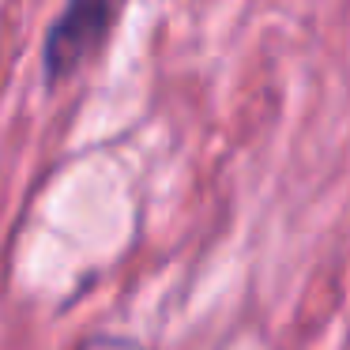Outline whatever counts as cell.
<instances>
[{"label": "cell", "instance_id": "cell-1", "mask_svg": "<svg viewBox=\"0 0 350 350\" xmlns=\"http://www.w3.org/2000/svg\"><path fill=\"white\" fill-rule=\"evenodd\" d=\"M113 4L117 0H68L64 4L61 19L53 23V31L46 38V53H42L49 83L72 79L94 57V49L102 46V38L109 31Z\"/></svg>", "mask_w": 350, "mask_h": 350}, {"label": "cell", "instance_id": "cell-2", "mask_svg": "<svg viewBox=\"0 0 350 350\" xmlns=\"http://www.w3.org/2000/svg\"><path fill=\"white\" fill-rule=\"evenodd\" d=\"M79 350H144V347L136 339H124V335H94Z\"/></svg>", "mask_w": 350, "mask_h": 350}]
</instances>
